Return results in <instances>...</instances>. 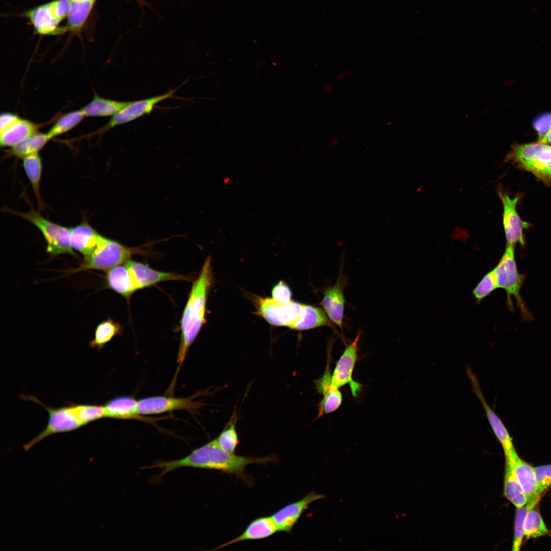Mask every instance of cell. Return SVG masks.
Returning a JSON list of instances; mask_svg holds the SVG:
<instances>
[{"label": "cell", "mask_w": 551, "mask_h": 551, "mask_svg": "<svg viewBox=\"0 0 551 551\" xmlns=\"http://www.w3.org/2000/svg\"><path fill=\"white\" fill-rule=\"evenodd\" d=\"M505 161L532 173L546 186L551 187V145L537 141L514 144Z\"/></svg>", "instance_id": "4"}, {"label": "cell", "mask_w": 551, "mask_h": 551, "mask_svg": "<svg viewBox=\"0 0 551 551\" xmlns=\"http://www.w3.org/2000/svg\"><path fill=\"white\" fill-rule=\"evenodd\" d=\"M19 117L16 114L5 112L2 113L0 117V132H2L15 123Z\"/></svg>", "instance_id": "41"}, {"label": "cell", "mask_w": 551, "mask_h": 551, "mask_svg": "<svg viewBox=\"0 0 551 551\" xmlns=\"http://www.w3.org/2000/svg\"><path fill=\"white\" fill-rule=\"evenodd\" d=\"M523 529L524 536L527 539L544 536L549 532L539 511L535 507L528 511L524 519Z\"/></svg>", "instance_id": "31"}, {"label": "cell", "mask_w": 551, "mask_h": 551, "mask_svg": "<svg viewBox=\"0 0 551 551\" xmlns=\"http://www.w3.org/2000/svg\"><path fill=\"white\" fill-rule=\"evenodd\" d=\"M537 142H540V143H545V144H550V143H551V131H550L548 134H547L540 140L537 141Z\"/></svg>", "instance_id": "42"}, {"label": "cell", "mask_w": 551, "mask_h": 551, "mask_svg": "<svg viewBox=\"0 0 551 551\" xmlns=\"http://www.w3.org/2000/svg\"><path fill=\"white\" fill-rule=\"evenodd\" d=\"M21 397L23 399L32 400L37 403L44 407L49 414L48 423L44 430L23 445V447L26 451L30 450L35 444L51 435L71 431L82 426L74 414L71 405L52 408L47 406L34 396L23 395Z\"/></svg>", "instance_id": "7"}, {"label": "cell", "mask_w": 551, "mask_h": 551, "mask_svg": "<svg viewBox=\"0 0 551 551\" xmlns=\"http://www.w3.org/2000/svg\"><path fill=\"white\" fill-rule=\"evenodd\" d=\"M71 4L69 0H57L51 3L53 15L59 22L68 15Z\"/></svg>", "instance_id": "39"}, {"label": "cell", "mask_w": 551, "mask_h": 551, "mask_svg": "<svg viewBox=\"0 0 551 551\" xmlns=\"http://www.w3.org/2000/svg\"><path fill=\"white\" fill-rule=\"evenodd\" d=\"M534 470L540 495L551 485V464L535 467Z\"/></svg>", "instance_id": "37"}, {"label": "cell", "mask_w": 551, "mask_h": 551, "mask_svg": "<svg viewBox=\"0 0 551 551\" xmlns=\"http://www.w3.org/2000/svg\"><path fill=\"white\" fill-rule=\"evenodd\" d=\"M38 129L36 123L19 117L11 126L0 132V145L2 147H11L38 132Z\"/></svg>", "instance_id": "23"}, {"label": "cell", "mask_w": 551, "mask_h": 551, "mask_svg": "<svg viewBox=\"0 0 551 551\" xmlns=\"http://www.w3.org/2000/svg\"><path fill=\"white\" fill-rule=\"evenodd\" d=\"M95 0H76L71 2L68 21L73 29H79L87 17Z\"/></svg>", "instance_id": "33"}, {"label": "cell", "mask_w": 551, "mask_h": 551, "mask_svg": "<svg viewBox=\"0 0 551 551\" xmlns=\"http://www.w3.org/2000/svg\"><path fill=\"white\" fill-rule=\"evenodd\" d=\"M279 458L274 454L254 457L229 453L219 446L215 439L194 449L184 458L167 461H158L147 466V468H159L161 469L158 474L152 478L156 483L160 481L165 474L170 471L188 467L215 470L234 474L240 478L245 484L251 485L253 483L252 478L245 472V468L247 465L251 464H277Z\"/></svg>", "instance_id": "1"}, {"label": "cell", "mask_w": 551, "mask_h": 551, "mask_svg": "<svg viewBox=\"0 0 551 551\" xmlns=\"http://www.w3.org/2000/svg\"><path fill=\"white\" fill-rule=\"evenodd\" d=\"M505 456L504 495L516 508L520 507L527 504V498L516 477L510 454L506 453Z\"/></svg>", "instance_id": "22"}, {"label": "cell", "mask_w": 551, "mask_h": 551, "mask_svg": "<svg viewBox=\"0 0 551 551\" xmlns=\"http://www.w3.org/2000/svg\"><path fill=\"white\" fill-rule=\"evenodd\" d=\"M330 361V359H328L322 376L314 381L318 392L323 396L318 404V417L336 411L342 403V394L339 388L335 387L332 383Z\"/></svg>", "instance_id": "16"}, {"label": "cell", "mask_w": 551, "mask_h": 551, "mask_svg": "<svg viewBox=\"0 0 551 551\" xmlns=\"http://www.w3.org/2000/svg\"><path fill=\"white\" fill-rule=\"evenodd\" d=\"M498 288L493 269L487 272L481 280L472 291V294L477 303L490 295Z\"/></svg>", "instance_id": "36"}, {"label": "cell", "mask_w": 551, "mask_h": 551, "mask_svg": "<svg viewBox=\"0 0 551 551\" xmlns=\"http://www.w3.org/2000/svg\"><path fill=\"white\" fill-rule=\"evenodd\" d=\"M84 117L81 109L67 113L58 118L46 133L51 139L62 135L74 128Z\"/></svg>", "instance_id": "32"}, {"label": "cell", "mask_w": 551, "mask_h": 551, "mask_svg": "<svg viewBox=\"0 0 551 551\" xmlns=\"http://www.w3.org/2000/svg\"><path fill=\"white\" fill-rule=\"evenodd\" d=\"M10 212L27 220L41 232L46 241V251L49 254L76 255L69 242L70 228L52 222L34 210L26 213Z\"/></svg>", "instance_id": "6"}, {"label": "cell", "mask_w": 551, "mask_h": 551, "mask_svg": "<svg viewBox=\"0 0 551 551\" xmlns=\"http://www.w3.org/2000/svg\"><path fill=\"white\" fill-rule=\"evenodd\" d=\"M237 418L236 412L234 411L224 429L215 438L219 446L222 449L230 454L235 453L236 449L239 442L238 433L236 429Z\"/></svg>", "instance_id": "30"}, {"label": "cell", "mask_w": 551, "mask_h": 551, "mask_svg": "<svg viewBox=\"0 0 551 551\" xmlns=\"http://www.w3.org/2000/svg\"><path fill=\"white\" fill-rule=\"evenodd\" d=\"M361 333L359 332L354 340L346 345L336 364L331 378L332 384L337 388L348 384L354 396L358 395L362 387L353 379V373L358 359V342Z\"/></svg>", "instance_id": "11"}, {"label": "cell", "mask_w": 551, "mask_h": 551, "mask_svg": "<svg viewBox=\"0 0 551 551\" xmlns=\"http://www.w3.org/2000/svg\"><path fill=\"white\" fill-rule=\"evenodd\" d=\"M126 264L139 290L154 286L163 282L181 280L189 281L192 280L190 276L158 271L136 261L130 260Z\"/></svg>", "instance_id": "15"}, {"label": "cell", "mask_w": 551, "mask_h": 551, "mask_svg": "<svg viewBox=\"0 0 551 551\" xmlns=\"http://www.w3.org/2000/svg\"><path fill=\"white\" fill-rule=\"evenodd\" d=\"M147 246L129 247L102 235L94 251L84 257L81 269L108 271L126 263L135 255L143 254Z\"/></svg>", "instance_id": "5"}, {"label": "cell", "mask_w": 551, "mask_h": 551, "mask_svg": "<svg viewBox=\"0 0 551 551\" xmlns=\"http://www.w3.org/2000/svg\"><path fill=\"white\" fill-rule=\"evenodd\" d=\"M69 1H70L71 2H73V1H76V0H69Z\"/></svg>", "instance_id": "43"}, {"label": "cell", "mask_w": 551, "mask_h": 551, "mask_svg": "<svg viewBox=\"0 0 551 551\" xmlns=\"http://www.w3.org/2000/svg\"><path fill=\"white\" fill-rule=\"evenodd\" d=\"M128 103L105 98L95 93L92 100L81 110L87 117H112Z\"/></svg>", "instance_id": "25"}, {"label": "cell", "mask_w": 551, "mask_h": 551, "mask_svg": "<svg viewBox=\"0 0 551 551\" xmlns=\"http://www.w3.org/2000/svg\"><path fill=\"white\" fill-rule=\"evenodd\" d=\"M498 195L503 206V223L507 244L516 245L519 243L521 246L524 245L523 230L528 228L530 224L523 221L517 212L516 206L519 196L511 198L500 191Z\"/></svg>", "instance_id": "12"}, {"label": "cell", "mask_w": 551, "mask_h": 551, "mask_svg": "<svg viewBox=\"0 0 551 551\" xmlns=\"http://www.w3.org/2000/svg\"><path fill=\"white\" fill-rule=\"evenodd\" d=\"M320 327L332 328L334 325L323 309L304 304L299 318L290 328L303 331Z\"/></svg>", "instance_id": "24"}, {"label": "cell", "mask_w": 551, "mask_h": 551, "mask_svg": "<svg viewBox=\"0 0 551 551\" xmlns=\"http://www.w3.org/2000/svg\"><path fill=\"white\" fill-rule=\"evenodd\" d=\"M123 330L122 326L113 319L104 320L96 326L94 338L90 342L89 346L101 350L115 336L121 335Z\"/></svg>", "instance_id": "29"}, {"label": "cell", "mask_w": 551, "mask_h": 551, "mask_svg": "<svg viewBox=\"0 0 551 551\" xmlns=\"http://www.w3.org/2000/svg\"><path fill=\"white\" fill-rule=\"evenodd\" d=\"M73 411L82 425L105 417L104 406L91 404H71Z\"/></svg>", "instance_id": "34"}, {"label": "cell", "mask_w": 551, "mask_h": 551, "mask_svg": "<svg viewBox=\"0 0 551 551\" xmlns=\"http://www.w3.org/2000/svg\"><path fill=\"white\" fill-rule=\"evenodd\" d=\"M176 89H172L167 92L149 98L129 102L128 104L111 117L110 120L98 131L101 134L121 124L133 121L142 116L152 112L156 106L160 102L170 98L174 97Z\"/></svg>", "instance_id": "9"}, {"label": "cell", "mask_w": 551, "mask_h": 551, "mask_svg": "<svg viewBox=\"0 0 551 551\" xmlns=\"http://www.w3.org/2000/svg\"><path fill=\"white\" fill-rule=\"evenodd\" d=\"M533 127L538 134V140H540L551 131V113L542 115L534 122Z\"/></svg>", "instance_id": "38"}, {"label": "cell", "mask_w": 551, "mask_h": 551, "mask_svg": "<svg viewBox=\"0 0 551 551\" xmlns=\"http://www.w3.org/2000/svg\"><path fill=\"white\" fill-rule=\"evenodd\" d=\"M106 283L108 288L127 299L139 290L126 263L107 271Z\"/></svg>", "instance_id": "21"}, {"label": "cell", "mask_w": 551, "mask_h": 551, "mask_svg": "<svg viewBox=\"0 0 551 551\" xmlns=\"http://www.w3.org/2000/svg\"><path fill=\"white\" fill-rule=\"evenodd\" d=\"M201 393L187 397L155 396L143 398L137 402V410L141 415L158 414L179 410H186L194 414L203 405L201 401L194 400Z\"/></svg>", "instance_id": "8"}, {"label": "cell", "mask_w": 551, "mask_h": 551, "mask_svg": "<svg viewBox=\"0 0 551 551\" xmlns=\"http://www.w3.org/2000/svg\"><path fill=\"white\" fill-rule=\"evenodd\" d=\"M271 293L272 298L278 302L287 303L291 301V291L290 289L283 281H280L274 286Z\"/></svg>", "instance_id": "40"}, {"label": "cell", "mask_w": 551, "mask_h": 551, "mask_svg": "<svg viewBox=\"0 0 551 551\" xmlns=\"http://www.w3.org/2000/svg\"><path fill=\"white\" fill-rule=\"evenodd\" d=\"M277 532V527L271 516L259 517L250 522L240 535L213 550H217L240 541L267 538Z\"/></svg>", "instance_id": "19"}, {"label": "cell", "mask_w": 551, "mask_h": 551, "mask_svg": "<svg viewBox=\"0 0 551 551\" xmlns=\"http://www.w3.org/2000/svg\"><path fill=\"white\" fill-rule=\"evenodd\" d=\"M504 253L493 270L498 288L503 289L506 292V305L508 309L514 312L512 300L514 297L517 307L520 311L522 319L530 321L533 316L525 306L520 295V291L524 281L525 276L519 273L515 256V245L507 244Z\"/></svg>", "instance_id": "3"}, {"label": "cell", "mask_w": 551, "mask_h": 551, "mask_svg": "<svg viewBox=\"0 0 551 551\" xmlns=\"http://www.w3.org/2000/svg\"><path fill=\"white\" fill-rule=\"evenodd\" d=\"M508 453L512 457L514 471L527 498V504H537L540 495L534 467L523 460L515 448Z\"/></svg>", "instance_id": "17"}, {"label": "cell", "mask_w": 551, "mask_h": 551, "mask_svg": "<svg viewBox=\"0 0 551 551\" xmlns=\"http://www.w3.org/2000/svg\"><path fill=\"white\" fill-rule=\"evenodd\" d=\"M212 282L210 257L205 260L199 274L194 281L180 320V341L177 372L186 358L188 350L206 322L205 312L208 291Z\"/></svg>", "instance_id": "2"}, {"label": "cell", "mask_w": 551, "mask_h": 551, "mask_svg": "<svg viewBox=\"0 0 551 551\" xmlns=\"http://www.w3.org/2000/svg\"><path fill=\"white\" fill-rule=\"evenodd\" d=\"M29 16L39 33L53 34L57 32V26L59 22L53 15L51 3L32 10Z\"/></svg>", "instance_id": "28"}, {"label": "cell", "mask_w": 551, "mask_h": 551, "mask_svg": "<svg viewBox=\"0 0 551 551\" xmlns=\"http://www.w3.org/2000/svg\"><path fill=\"white\" fill-rule=\"evenodd\" d=\"M258 313L270 324L290 328L299 318L304 304L291 300L287 303L269 297L259 298Z\"/></svg>", "instance_id": "10"}, {"label": "cell", "mask_w": 551, "mask_h": 551, "mask_svg": "<svg viewBox=\"0 0 551 551\" xmlns=\"http://www.w3.org/2000/svg\"><path fill=\"white\" fill-rule=\"evenodd\" d=\"M102 236L88 222L83 220L70 228L69 242L72 248L82 254L84 258L94 251Z\"/></svg>", "instance_id": "18"}, {"label": "cell", "mask_w": 551, "mask_h": 551, "mask_svg": "<svg viewBox=\"0 0 551 551\" xmlns=\"http://www.w3.org/2000/svg\"><path fill=\"white\" fill-rule=\"evenodd\" d=\"M22 159L24 172L32 186L38 205L40 208H43L44 205L40 191L42 172V159L39 153L29 155Z\"/></svg>", "instance_id": "26"}, {"label": "cell", "mask_w": 551, "mask_h": 551, "mask_svg": "<svg viewBox=\"0 0 551 551\" xmlns=\"http://www.w3.org/2000/svg\"><path fill=\"white\" fill-rule=\"evenodd\" d=\"M51 138L47 133L37 132L10 147L7 155L16 158H23L39 152Z\"/></svg>", "instance_id": "27"}, {"label": "cell", "mask_w": 551, "mask_h": 551, "mask_svg": "<svg viewBox=\"0 0 551 551\" xmlns=\"http://www.w3.org/2000/svg\"><path fill=\"white\" fill-rule=\"evenodd\" d=\"M137 402L134 397L128 395L113 397L104 405L105 417L152 422L151 418L147 419L138 413Z\"/></svg>", "instance_id": "20"}, {"label": "cell", "mask_w": 551, "mask_h": 551, "mask_svg": "<svg viewBox=\"0 0 551 551\" xmlns=\"http://www.w3.org/2000/svg\"><path fill=\"white\" fill-rule=\"evenodd\" d=\"M536 504H529L517 507L514 522V534L512 545L513 550H519L524 537V521L528 511Z\"/></svg>", "instance_id": "35"}, {"label": "cell", "mask_w": 551, "mask_h": 551, "mask_svg": "<svg viewBox=\"0 0 551 551\" xmlns=\"http://www.w3.org/2000/svg\"><path fill=\"white\" fill-rule=\"evenodd\" d=\"M325 497L323 494L311 491L300 499L286 505L273 513L271 516L278 532L291 534L293 528L309 505Z\"/></svg>", "instance_id": "14"}, {"label": "cell", "mask_w": 551, "mask_h": 551, "mask_svg": "<svg viewBox=\"0 0 551 551\" xmlns=\"http://www.w3.org/2000/svg\"><path fill=\"white\" fill-rule=\"evenodd\" d=\"M347 282V278L341 269L336 283L323 290V298L320 303L329 319L341 331L345 303L343 291Z\"/></svg>", "instance_id": "13"}]
</instances>
